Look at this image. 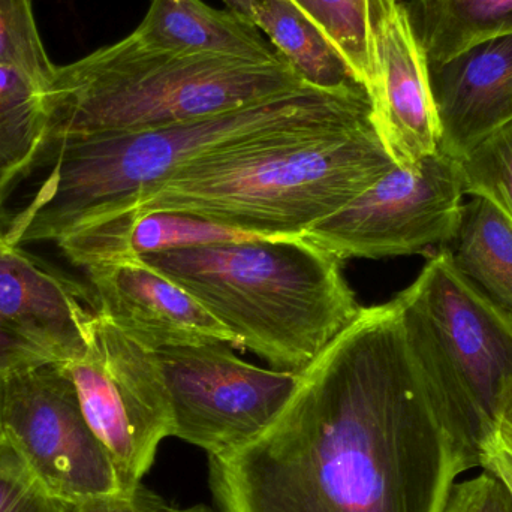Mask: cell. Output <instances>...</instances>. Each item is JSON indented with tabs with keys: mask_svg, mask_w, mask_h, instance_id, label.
Wrapping results in <instances>:
<instances>
[{
	"mask_svg": "<svg viewBox=\"0 0 512 512\" xmlns=\"http://www.w3.org/2000/svg\"><path fill=\"white\" fill-rule=\"evenodd\" d=\"M400 0H369L370 6V27H372V36L375 39L381 24L385 18L393 12Z\"/></svg>",
	"mask_w": 512,
	"mask_h": 512,
	"instance_id": "cell-28",
	"label": "cell"
},
{
	"mask_svg": "<svg viewBox=\"0 0 512 512\" xmlns=\"http://www.w3.org/2000/svg\"><path fill=\"white\" fill-rule=\"evenodd\" d=\"M45 86L0 66V209L15 186L41 165L48 137Z\"/></svg>",
	"mask_w": 512,
	"mask_h": 512,
	"instance_id": "cell-19",
	"label": "cell"
},
{
	"mask_svg": "<svg viewBox=\"0 0 512 512\" xmlns=\"http://www.w3.org/2000/svg\"><path fill=\"white\" fill-rule=\"evenodd\" d=\"M496 424L512 444V384L507 388L501 403H499Z\"/></svg>",
	"mask_w": 512,
	"mask_h": 512,
	"instance_id": "cell-29",
	"label": "cell"
},
{
	"mask_svg": "<svg viewBox=\"0 0 512 512\" xmlns=\"http://www.w3.org/2000/svg\"><path fill=\"white\" fill-rule=\"evenodd\" d=\"M342 54L369 92L375 77V45L369 0H289Z\"/></svg>",
	"mask_w": 512,
	"mask_h": 512,
	"instance_id": "cell-20",
	"label": "cell"
},
{
	"mask_svg": "<svg viewBox=\"0 0 512 512\" xmlns=\"http://www.w3.org/2000/svg\"><path fill=\"white\" fill-rule=\"evenodd\" d=\"M0 512H59L56 499L6 439L0 441Z\"/></svg>",
	"mask_w": 512,
	"mask_h": 512,
	"instance_id": "cell-23",
	"label": "cell"
},
{
	"mask_svg": "<svg viewBox=\"0 0 512 512\" xmlns=\"http://www.w3.org/2000/svg\"><path fill=\"white\" fill-rule=\"evenodd\" d=\"M481 433L421 378L396 301L361 307L252 441L209 457L219 512H442Z\"/></svg>",
	"mask_w": 512,
	"mask_h": 512,
	"instance_id": "cell-1",
	"label": "cell"
},
{
	"mask_svg": "<svg viewBox=\"0 0 512 512\" xmlns=\"http://www.w3.org/2000/svg\"><path fill=\"white\" fill-rule=\"evenodd\" d=\"M132 35L153 48L270 62L280 54L261 30L236 12L203 0H152Z\"/></svg>",
	"mask_w": 512,
	"mask_h": 512,
	"instance_id": "cell-15",
	"label": "cell"
},
{
	"mask_svg": "<svg viewBox=\"0 0 512 512\" xmlns=\"http://www.w3.org/2000/svg\"><path fill=\"white\" fill-rule=\"evenodd\" d=\"M140 258L276 370L303 372L361 310L342 261L301 236L200 243Z\"/></svg>",
	"mask_w": 512,
	"mask_h": 512,
	"instance_id": "cell-4",
	"label": "cell"
},
{
	"mask_svg": "<svg viewBox=\"0 0 512 512\" xmlns=\"http://www.w3.org/2000/svg\"><path fill=\"white\" fill-rule=\"evenodd\" d=\"M478 457L480 468L493 475L512 498V444L498 424L490 427L480 439Z\"/></svg>",
	"mask_w": 512,
	"mask_h": 512,
	"instance_id": "cell-25",
	"label": "cell"
},
{
	"mask_svg": "<svg viewBox=\"0 0 512 512\" xmlns=\"http://www.w3.org/2000/svg\"><path fill=\"white\" fill-rule=\"evenodd\" d=\"M84 271L96 310L146 348L159 352L213 342L239 346L236 336L197 298L140 256Z\"/></svg>",
	"mask_w": 512,
	"mask_h": 512,
	"instance_id": "cell-12",
	"label": "cell"
},
{
	"mask_svg": "<svg viewBox=\"0 0 512 512\" xmlns=\"http://www.w3.org/2000/svg\"><path fill=\"white\" fill-rule=\"evenodd\" d=\"M84 417L113 462L122 495L134 496L174 435L173 409L159 354L96 310L83 357L62 366Z\"/></svg>",
	"mask_w": 512,
	"mask_h": 512,
	"instance_id": "cell-7",
	"label": "cell"
},
{
	"mask_svg": "<svg viewBox=\"0 0 512 512\" xmlns=\"http://www.w3.org/2000/svg\"><path fill=\"white\" fill-rule=\"evenodd\" d=\"M442 512H512V498L489 472L453 487Z\"/></svg>",
	"mask_w": 512,
	"mask_h": 512,
	"instance_id": "cell-24",
	"label": "cell"
},
{
	"mask_svg": "<svg viewBox=\"0 0 512 512\" xmlns=\"http://www.w3.org/2000/svg\"><path fill=\"white\" fill-rule=\"evenodd\" d=\"M224 3L230 11L255 24L254 0H224Z\"/></svg>",
	"mask_w": 512,
	"mask_h": 512,
	"instance_id": "cell-30",
	"label": "cell"
},
{
	"mask_svg": "<svg viewBox=\"0 0 512 512\" xmlns=\"http://www.w3.org/2000/svg\"><path fill=\"white\" fill-rule=\"evenodd\" d=\"M457 161L465 195L492 201L512 222V120Z\"/></svg>",
	"mask_w": 512,
	"mask_h": 512,
	"instance_id": "cell-21",
	"label": "cell"
},
{
	"mask_svg": "<svg viewBox=\"0 0 512 512\" xmlns=\"http://www.w3.org/2000/svg\"><path fill=\"white\" fill-rule=\"evenodd\" d=\"M0 66L50 83L56 65L39 36L32 0H0Z\"/></svg>",
	"mask_w": 512,
	"mask_h": 512,
	"instance_id": "cell-22",
	"label": "cell"
},
{
	"mask_svg": "<svg viewBox=\"0 0 512 512\" xmlns=\"http://www.w3.org/2000/svg\"><path fill=\"white\" fill-rule=\"evenodd\" d=\"M372 119L366 89L306 86L227 113L131 134L54 138L32 200L3 231L9 245L57 242L78 225L129 209L189 165L261 141L352 128ZM39 167V168H41Z\"/></svg>",
	"mask_w": 512,
	"mask_h": 512,
	"instance_id": "cell-2",
	"label": "cell"
},
{
	"mask_svg": "<svg viewBox=\"0 0 512 512\" xmlns=\"http://www.w3.org/2000/svg\"><path fill=\"white\" fill-rule=\"evenodd\" d=\"M2 433L56 501L122 495L113 462L62 366L3 376Z\"/></svg>",
	"mask_w": 512,
	"mask_h": 512,
	"instance_id": "cell-10",
	"label": "cell"
},
{
	"mask_svg": "<svg viewBox=\"0 0 512 512\" xmlns=\"http://www.w3.org/2000/svg\"><path fill=\"white\" fill-rule=\"evenodd\" d=\"M457 273L512 321V222L492 201L463 204L453 239L442 246Z\"/></svg>",
	"mask_w": 512,
	"mask_h": 512,
	"instance_id": "cell-16",
	"label": "cell"
},
{
	"mask_svg": "<svg viewBox=\"0 0 512 512\" xmlns=\"http://www.w3.org/2000/svg\"><path fill=\"white\" fill-rule=\"evenodd\" d=\"M403 5L429 65L512 35V0H409Z\"/></svg>",
	"mask_w": 512,
	"mask_h": 512,
	"instance_id": "cell-18",
	"label": "cell"
},
{
	"mask_svg": "<svg viewBox=\"0 0 512 512\" xmlns=\"http://www.w3.org/2000/svg\"><path fill=\"white\" fill-rule=\"evenodd\" d=\"M394 301L430 393L483 438L512 384L511 319L457 273L445 248Z\"/></svg>",
	"mask_w": 512,
	"mask_h": 512,
	"instance_id": "cell-6",
	"label": "cell"
},
{
	"mask_svg": "<svg viewBox=\"0 0 512 512\" xmlns=\"http://www.w3.org/2000/svg\"><path fill=\"white\" fill-rule=\"evenodd\" d=\"M135 493H137L138 499H140L144 510L147 512H215L212 508L203 504L194 505V507L189 508L173 507V505H168L161 496L156 495L152 490L146 489L143 484L138 487Z\"/></svg>",
	"mask_w": 512,
	"mask_h": 512,
	"instance_id": "cell-27",
	"label": "cell"
},
{
	"mask_svg": "<svg viewBox=\"0 0 512 512\" xmlns=\"http://www.w3.org/2000/svg\"><path fill=\"white\" fill-rule=\"evenodd\" d=\"M3 240V231H2V228H0V242H2Z\"/></svg>",
	"mask_w": 512,
	"mask_h": 512,
	"instance_id": "cell-32",
	"label": "cell"
},
{
	"mask_svg": "<svg viewBox=\"0 0 512 512\" xmlns=\"http://www.w3.org/2000/svg\"><path fill=\"white\" fill-rule=\"evenodd\" d=\"M441 125V152L462 159L512 120V35L429 65Z\"/></svg>",
	"mask_w": 512,
	"mask_h": 512,
	"instance_id": "cell-14",
	"label": "cell"
},
{
	"mask_svg": "<svg viewBox=\"0 0 512 512\" xmlns=\"http://www.w3.org/2000/svg\"><path fill=\"white\" fill-rule=\"evenodd\" d=\"M95 312L90 285L0 242V378L83 357Z\"/></svg>",
	"mask_w": 512,
	"mask_h": 512,
	"instance_id": "cell-11",
	"label": "cell"
},
{
	"mask_svg": "<svg viewBox=\"0 0 512 512\" xmlns=\"http://www.w3.org/2000/svg\"><path fill=\"white\" fill-rule=\"evenodd\" d=\"M372 123L388 155L412 167L441 150V125L429 62L402 2L376 32Z\"/></svg>",
	"mask_w": 512,
	"mask_h": 512,
	"instance_id": "cell-13",
	"label": "cell"
},
{
	"mask_svg": "<svg viewBox=\"0 0 512 512\" xmlns=\"http://www.w3.org/2000/svg\"><path fill=\"white\" fill-rule=\"evenodd\" d=\"M463 197L459 161L439 150L412 167L394 165L301 237L342 262L423 254L453 239Z\"/></svg>",
	"mask_w": 512,
	"mask_h": 512,
	"instance_id": "cell-8",
	"label": "cell"
},
{
	"mask_svg": "<svg viewBox=\"0 0 512 512\" xmlns=\"http://www.w3.org/2000/svg\"><path fill=\"white\" fill-rule=\"evenodd\" d=\"M59 512H147L134 496L104 495L92 498L77 499V501H57Z\"/></svg>",
	"mask_w": 512,
	"mask_h": 512,
	"instance_id": "cell-26",
	"label": "cell"
},
{
	"mask_svg": "<svg viewBox=\"0 0 512 512\" xmlns=\"http://www.w3.org/2000/svg\"><path fill=\"white\" fill-rule=\"evenodd\" d=\"M174 435L209 457L225 456L258 436L297 388L300 373L240 360L230 343L162 349Z\"/></svg>",
	"mask_w": 512,
	"mask_h": 512,
	"instance_id": "cell-9",
	"label": "cell"
},
{
	"mask_svg": "<svg viewBox=\"0 0 512 512\" xmlns=\"http://www.w3.org/2000/svg\"><path fill=\"white\" fill-rule=\"evenodd\" d=\"M2 439V378H0V441H2Z\"/></svg>",
	"mask_w": 512,
	"mask_h": 512,
	"instance_id": "cell-31",
	"label": "cell"
},
{
	"mask_svg": "<svg viewBox=\"0 0 512 512\" xmlns=\"http://www.w3.org/2000/svg\"><path fill=\"white\" fill-rule=\"evenodd\" d=\"M255 26L307 84L321 90L366 89L324 33L289 0H254Z\"/></svg>",
	"mask_w": 512,
	"mask_h": 512,
	"instance_id": "cell-17",
	"label": "cell"
},
{
	"mask_svg": "<svg viewBox=\"0 0 512 512\" xmlns=\"http://www.w3.org/2000/svg\"><path fill=\"white\" fill-rule=\"evenodd\" d=\"M394 165L369 120L210 156L116 213H174L261 239L297 237L348 206Z\"/></svg>",
	"mask_w": 512,
	"mask_h": 512,
	"instance_id": "cell-3",
	"label": "cell"
},
{
	"mask_svg": "<svg viewBox=\"0 0 512 512\" xmlns=\"http://www.w3.org/2000/svg\"><path fill=\"white\" fill-rule=\"evenodd\" d=\"M306 86L282 57L255 62L161 50L129 33L56 65L44 93L47 141L168 128Z\"/></svg>",
	"mask_w": 512,
	"mask_h": 512,
	"instance_id": "cell-5",
	"label": "cell"
}]
</instances>
